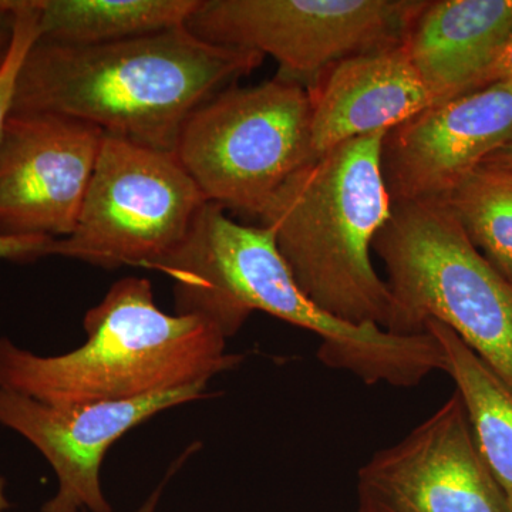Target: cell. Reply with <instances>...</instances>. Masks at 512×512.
I'll list each match as a JSON object with an SVG mask.
<instances>
[{"label":"cell","mask_w":512,"mask_h":512,"mask_svg":"<svg viewBox=\"0 0 512 512\" xmlns=\"http://www.w3.org/2000/svg\"><path fill=\"white\" fill-rule=\"evenodd\" d=\"M264 59L212 45L187 26L94 46L36 39L19 70L12 113L59 114L104 136L175 153L188 117Z\"/></svg>","instance_id":"obj_1"},{"label":"cell","mask_w":512,"mask_h":512,"mask_svg":"<svg viewBox=\"0 0 512 512\" xmlns=\"http://www.w3.org/2000/svg\"><path fill=\"white\" fill-rule=\"evenodd\" d=\"M225 211L208 201L184 244L151 268L174 282L177 315L207 319L229 339L252 313H268L318 335L319 359L366 384L412 387L444 369L443 350L429 332L393 335L323 312L296 285L272 232L238 224Z\"/></svg>","instance_id":"obj_2"},{"label":"cell","mask_w":512,"mask_h":512,"mask_svg":"<svg viewBox=\"0 0 512 512\" xmlns=\"http://www.w3.org/2000/svg\"><path fill=\"white\" fill-rule=\"evenodd\" d=\"M83 328L86 342L57 356L0 338V387L52 406L121 402L208 383L242 360L207 319L161 311L146 278L117 281Z\"/></svg>","instance_id":"obj_3"},{"label":"cell","mask_w":512,"mask_h":512,"mask_svg":"<svg viewBox=\"0 0 512 512\" xmlns=\"http://www.w3.org/2000/svg\"><path fill=\"white\" fill-rule=\"evenodd\" d=\"M386 131L313 158L259 214L299 289L349 325L389 329L394 301L372 264L376 235L392 215L382 173Z\"/></svg>","instance_id":"obj_4"},{"label":"cell","mask_w":512,"mask_h":512,"mask_svg":"<svg viewBox=\"0 0 512 512\" xmlns=\"http://www.w3.org/2000/svg\"><path fill=\"white\" fill-rule=\"evenodd\" d=\"M373 251L394 301L387 332L416 335L426 320H437L512 392V285L471 244L444 201L393 205Z\"/></svg>","instance_id":"obj_5"},{"label":"cell","mask_w":512,"mask_h":512,"mask_svg":"<svg viewBox=\"0 0 512 512\" xmlns=\"http://www.w3.org/2000/svg\"><path fill=\"white\" fill-rule=\"evenodd\" d=\"M175 156L208 201L259 217L313 160L308 90L281 77L234 84L188 117Z\"/></svg>","instance_id":"obj_6"},{"label":"cell","mask_w":512,"mask_h":512,"mask_svg":"<svg viewBox=\"0 0 512 512\" xmlns=\"http://www.w3.org/2000/svg\"><path fill=\"white\" fill-rule=\"evenodd\" d=\"M207 202L173 151L104 136L77 227L52 256L150 269L184 244Z\"/></svg>","instance_id":"obj_7"},{"label":"cell","mask_w":512,"mask_h":512,"mask_svg":"<svg viewBox=\"0 0 512 512\" xmlns=\"http://www.w3.org/2000/svg\"><path fill=\"white\" fill-rule=\"evenodd\" d=\"M424 0H201L187 29L212 45L274 57L308 87L345 57L404 43Z\"/></svg>","instance_id":"obj_8"},{"label":"cell","mask_w":512,"mask_h":512,"mask_svg":"<svg viewBox=\"0 0 512 512\" xmlns=\"http://www.w3.org/2000/svg\"><path fill=\"white\" fill-rule=\"evenodd\" d=\"M357 512H512L485 463L457 390L357 476Z\"/></svg>","instance_id":"obj_9"},{"label":"cell","mask_w":512,"mask_h":512,"mask_svg":"<svg viewBox=\"0 0 512 512\" xmlns=\"http://www.w3.org/2000/svg\"><path fill=\"white\" fill-rule=\"evenodd\" d=\"M104 133L49 113H10L0 140V237H70Z\"/></svg>","instance_id":"obj_10"},{"label":"cell","mask_w":512,"mask_h":512,"mask_svg":"<svg viewBox=\"0 0 512 512\" xmlns=\"http://www.w3.org/2000/svg\"><path fill=\"white\" fill-rule=\"evenodd\" d=\"M208 383L121 402L52 406L0 387V424L40 451L57 477V493L42 512H113L101 485L114 443L164 410L204 399Z\"/></svg>","instance_id":"obj_11"},{"label":"cell","mask_w":512,"mask_h":512,"mask_svg":"<svg viewBox=\"0 0 512 512\" xmlns=\"http://www.w3.org/2000/svg\"><path fill=\"white\" fill-rule=\"evenodd\" d=\"M512 133V83L434 104L392 130L382 173L393 205L443 201Z\"/></svg>","instance_id":"obj_12"},{"label":"cell","mask_w":512,"mask_h":512,"mask_svg":"<svg viewBox=\"0 0 512 512\" xmlns=\"http://www.w3.org/2000/svg\"><path fill=\"white\" fill-rule=\"evenodd\" d=\"M306 90L313 158L353 138L392 130L434 106L404 43L345 57Z\"/></svg>","instance_id":"obj_13"},{"label":"cell","mask_w":512,"mask_h":512,"mask_svg":"<svg viewBox=\"0 0 512 512\" xmlns=\"http://www.w3.org/2000/svg\"><path fill=\"white\" fill-rule=\"evenodd\" d=\"M512 37V0H424L404 47L434 104L480 89Z\"/></svg>","instance_id":"obj_14"},{"label":"cell","mask_w":512,"mask_h":512,"mask_svg":"<svg viewBox=\"0 0 512 512\" xmlns=\"http://www.w3.org/2000/svg\"><path fill=\"white\" fill-rule=\"evenodd\" d=\"M37 40L94 46L154 35L180 26L201 0H30Z\"/></svg>","instance_id":"obj_15"},{"label":"cell","mask_w":512,"mask_h":512,"mask_svg":"<svg viewBox=\"0 0 512 512\" xmlns=\"http://www.w3.org/2000/svg\"><path fill=\"white\" fill-rule=\"evenodd\" d=\"M443 348L446 373L456 382L474 440L512 505V392L456 333L437 320L424 322Z\"/></svg>","instance_id":"obj_16"},{"label":"cell","mask_w":512,"mask_h":512,"mask_svg":"<svg viewBox=\"0 0 512 512\" xmlns=\"http://www.w3.org/2000/svg\"><path fill=\"white\" fill-rule=\"evenodd\" d=\"M443 201L471 244L512 285V173L480 165Z\"/></svg>","instance_id":"obj_17"},{"label":"cell","mask_w":512,"mask_h":512,"mask_svg":"<svg viewBox=\"0 0 512 512\" xmlns=\"http://www.w3.org/2000/svg\"><path fill=\"white\" fill-rule=\"evenodd\" d=\"M16 13V32L12 50L5 66L0 70V140L6 121L12 113L16 80L26 53L37 39V15L30 0H6Z\"/></svg>","instance_id":"obj_18"},{"label":"cell","mask_w":512,"mask_h":512,"mask_svg":"<svg viewBox=\"0 0 512 512\" xmlns=\"http://www.w3.org/2000/svg\"><path fill=\"white\" fill-rule=\"evenodd\" d=\"M55 241L46 237H0V261L32 262L52 256Z\"/></svg>","instance_id":"obj_19"},{"label":"cell","mask_w":512,"mask_h":512,"mask_svg":"<svg viewBox=\"0 0 512 512\" xmlns=\"http://www.w3.org/2000/svg\"><path fill=\"white\" fill-rule=\"evenodd\" d=\"M16 32V13L6 0H0V70L12 50Z\"/></svg>","instance_id":"obj_20"},{"label":"cell","mask_w":512,"mask_h":512,"mask_svg":"<svg viewBox=\"0 0 512 512\" xmlns=\"http://www.w3.org/2000/svg\"><path fill=\"white\" fill-rule=\"evenodd\" d=\"M497 83H512V37L481 80L480 89ZM478 89V90H480Z\"/></svg>","instance_id":"obj_21"},{"label":"cell","mask_w":512,"mask_h":512,"mask_svg":"<svg viewBox=\"0 0 512 512\" xmlns=\"http://www.w3.org/2000/svg\"><path fill=\"white\" fill-rule=\"evenodd\" d=\"M481 165L512 173V133L493 154L485 158L484 163Z\"/></svg>","instance_id":"obj_22"},{"label":"cell","mask_w":512,"mask_h":512,"mask_svg":"<svg viewBox=\"0 0 512 512\" xmlns=\"http://www.w3.org/2000/svg\"><path fill=\"white\" fill-rule=\"evenodd\" d=\"M168 480H170V477L165 476L156 490H154L150 497L144 501V504L134 512H157L158 504H160L161 500V495H163L164 487L167 485Z\"/></svg>","instance_id":"obj_23"},{"label":"cell","mask_w":512,"mask_h":512,"mask_svg":"<svg viewBox=\"0 0 512 512\" xmlns=\"http://www.w3.org/2000/svg\"><path fill=\"white\" fill-rule=\"evenodd\" d=\"M10 508L8 497H6V480L0 476V512H6Z\"/></svg>","instance_id":"obj_24"}]
</instances>
